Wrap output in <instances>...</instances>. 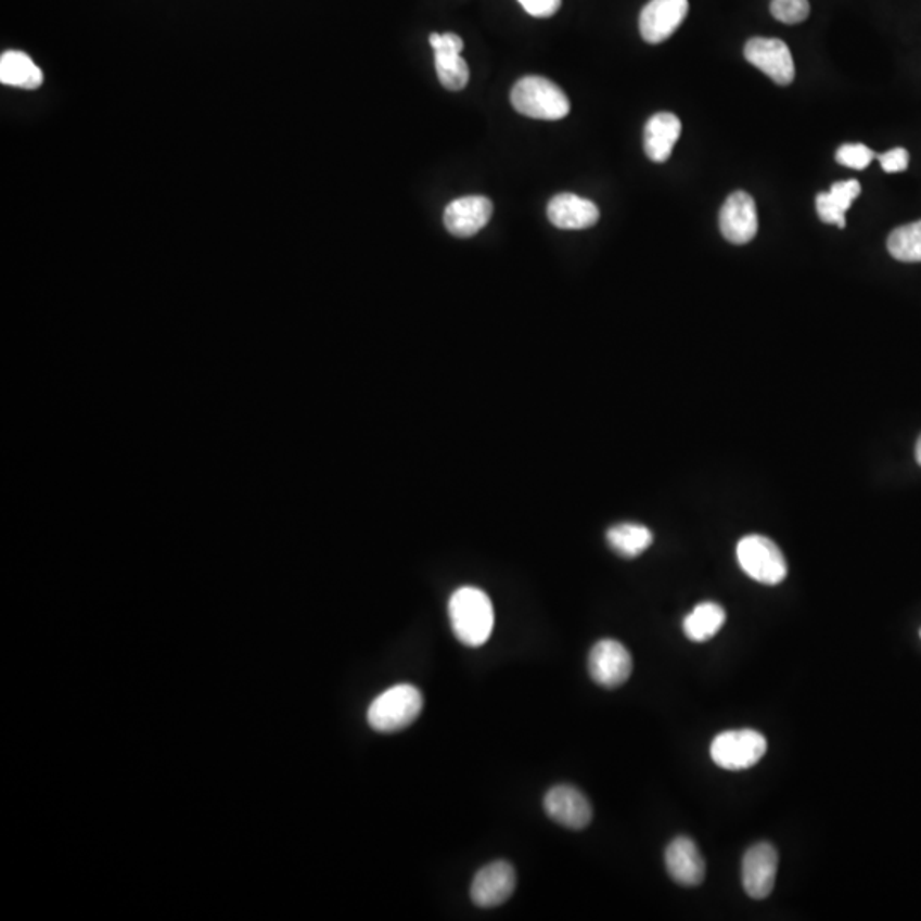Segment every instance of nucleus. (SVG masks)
<instances>
[{
	"mask_svg": "<svg viewBox=\"0 0 921 921\" xmlns=\"http://www.w3.org/2000/svg\"><path fill=\"white\" fill-rule=\"evenodd\" d=\"M744 56L751 65L770 77L775 85L790 86L794 82V56L782 40L751 38L744 47Z\"/></svg>",
	"mask_w": 921,
	"mask_h": 921,
	"instance_id": "nucleus-6",
	"label": "nucleus"
},
{
	"mask_svg": "<svg viewBox=\"0 0 921 921\" xmlns=\"http://www.w3.org/2000/svg\"><path fill=\"white\" fill-rule=\"evenodd\" d=\"M515 891V870L506 860L491 861L476 872L471 884V899L479 908L503 905Z\"/></svg>",
	"mask_w": 921,
	"mask_h": 921,
	"instance_id": "nucleus-10",
	"label": "nucleus"
},
{
	"mask_svg": "<svg viewBox=\"0 0 921 921\" xmlns=\"http://www.w3.org/2000/svg\"><path fill=\"white\" fill-rule=\"evenodd\" d=\"M681 120L673 113L651 116L643 132V149L652 163H666L681 137Z\"/></svg>",
	"mask_w": 921,
	"mask_h": 921,
	"instance_id": "nucleus-16",
	"label": "nucleus"
},
{
	"mask_svg": "<svg viewBox=\"0 0 921 921\" xmlns=\"http://www.w3.org/2000/svg\"><path fill=\"white\" fill-rule=\"evenodd\" d=\"M0 80L2 85L21 89H38L43 82V74L26 53L9 50L0 59Z\"/></svg>",
	"mask_w": 921,
	"mask_h": 921,
	"instance_id": "nucleus-18",
	"label": "nucleus"
},
{
	"mask_svg": "<svg viewBox=\"0 0 921 921\" xmlns=\"http://www.w3.org/2000/svg\"><path fill=\"white\" fill-rule=\"evenodd\" d=\"M873 157L872 149L864 144H845L836 151L837 163L852 169H866Z\"/></svg>",
	"mask_w": 921,
	"mask_h": 921,
	"instance_id": "nucleus-24",
	"label": "nucleus"
},
{
	"mask_svg": "<svg viewBox=\"0 0 921 921\" xmlns=\"http://www.w3.org/2000/svg\"><path fill=\"white\" fill-rule=\"evenodd\" d=\"M432 49L434 52H456L461 53L464 49V41L455 35V33H446V35H439V33H432L431 38Z\"/></svg>",
	"mask_w": 921,
	"mask_h": 921,
	"instance_id": "nucleus-27",
	"label": "nucleus"
},
{
	"mask_svg": "<svg viewBox=\"0 0 921 921\" xmlns=\"http://www.w3.org/2000/svg\"><path fill=\"white\" fill-rule=\"evenodd\" d=\"M887 250L897 261L920 264L921 261V220L906 223L894 229L887 238Z\"/></svg>",
	"mask_w": 921,
	"mask_h": 921,
	"instance_id": "nucleus-21",
	"label": "nucleus"
},
{
	"mask_svg": "<svg viewBox=\"0 0 921 921\" xmlns=\"http://www.w3.org/2000/svg\"><path fill=\"white\" fill-rule=\"evenodd\" d=\"M738 562L744 574L766 586H777L786 577L785 557L766 536L742 538L738 545Z\"/></svg>",
	"mask_w": 921,
	"mask_h": 921,
	"instance_id": "nucleus-4",
	"label": "nucleus"
},
{
	"mask_svg": "<svg viewBox=\"0 0 921 921\" xmlns=\"http://www.w3.org/2000/svg\"><path fill=\"white\" fill-rule=\"evenodd\" d=\"M720 232L729 243L746 244L758 234V210L753 196L746 192H734L720 208L718 216Z\"/></svg>",
	"mask_w": 921,
	"mask_h": 921,
	"instance_id": "nucleus-11",
	"label": "nucleus"
},
{
	"mask_svg": "<svg viewBox=\"0 0 921 921\" xmlns=\"http://www.w3.org/2000/svg\"><path fill=\"white\" fill-rule=\"evenodd\" d=\"M766 738L758 730H727L712 742L711 754L718 768L730 771L753 768L766 754Z\"/></svg>",
	"mask_w": 921,
	"mask_h": 921,
	"instance_id": "nucleus-5",
	"label": "nucleus"
},
{
	"mask_svg": "<svg viewBox=\"0 0 921 921\" xmlns=\"http://www.w3.org/2000/svg\"><path fill=\"white\" fill-rule=\"evenodd\" d=\"M666 867L670 878L687 887H696L705 879V858L696 843L688 836H678L666 848Z\"/></svg>",
	"mask_w": 921,
	"mask_h": 921,
	"instance_id": "nucleus-14",
	"label": "nucleus"
},
{
	"mask_svg": "<svg viewBox=\"0 0 921 921\" xmlns=\"http://www.w3.org/2000/svg\"><path fill=\"white\" fill-rule=\"evenodd\" d=\"M435 71L439 76L440 85L449 91H461L470 82V67L461 53L434 52Z\"/></svg>",
	"mask_w": 921,
	"mask_h": 921,
	"instance_id": "nucleus-22",
	"label": "nucleus"
},
{
	"mask_svg": "<svg viewBox=\"0 0 921 921\" xmlns=\"http://www.w3.org/2000/svg\"><path fill=\"white\" fill-rule=\"evenodd\" d=\"M771 16L785 25H798L809 17V0H771Z\"/></svg>",
	"mask_w": 921,
	"mask_h": 921,
	"instance_id": "nucleus-23",
	"label": "nucleus"
},
{
	"mask_svg": "<svg viewBox=\"0 0 921 921\" xmlns=\"http://www.w3.org/2000/svg\"><path fill=\"white\" fill-rule=\"evenodd\" d=\"M885 172H901L908 168L909 154L906 149L896 148L878 156Z\"/></svg>",
	"mask_w": 921,
	"mask_h": 921,
	"instance_id": "nucleus-25",
	"label": "nucleus"
},
{
	"mask_svg": "<svg viewBox=\"0 0 921 921\" xmlns=\"http://www.w3.org/2000/svg\"><path fill=\"white\" fill-rule=\"evenodd\" d=\"M491 214L494 204L487 196H463L447 205L444 210V223L447 231L456 238H471L490 222Z\"/></svg>",
	"mask_w": 921,
	"mask_h": 921,
	"instance_id": "nucleus-13",
	"label": "nucleus"
},
{
	"mask_svg": "<svg viewBox=\"0 0 921 921\" xmlns=\"http://www.w3.org/2000/svg\"><path fill=\"white\" fill-rule=\"evenodd\" d=\"M634 661L627 647L618 640H601L589 654V675L599 687L618 688L628 681Z\"/></svg>",
	"mask_w": 921,
	"mask_h": 921,
	"instance_id": "nucleus-7",
	"label": "nucleus"
},
{
	"mask_svg": "<svg viewBox=\"0 0 921 921\" xmlns=\"http://www.w3.org/2000/svg\"><path fill=\"white\" fill-rule=\"evenodd\" d=\"M920 637H921V631H920Z\"/></svg>",
	"mask_w": 921,
	"mask_h": 921,
	"instance_id": "nucleus-29",
	"label": "nucleus"
},
{
	"mask_svg": "<svg viewBox=\"0 0 921 921\" xmlns=\"http://www.w3.org/2000/svg\"><path fill=\"white\" fill-rule=\"evenodd\" d=\"M724 623H726L724 607L717 602L706 601L688 614L682 623V630L691 642L702 643L714 639L724 627Z\"/></svg>",
	"mask_w": 921,
	"mask_h": 921,
	"instance_id": "nucleus-19",
	"label": "nucleus"
},
{
	"mask_svg": "<svg viewBox=\"0 0 921 921\" xmlns=\"http://www.w3.org/2000/svg\"><path fill=\"white\" fill-rule=\"evenodd\" d=\"M423 696L419 688L396 685L375 696L368 711L369 726L378 732H398L407 729L422 714Z\"/></svg>",
	"mask_w": 921,
	"mask_h": 921,
	"instance_id": "nucleus-3",
	"label": "nucleus"
},
{
	"mask_svg": "<svg viewBox=\"0 0 921 921\" xmlns=\"http://www.w3.org/2000/svg\"><path fill=\"white\" fill-rule=\"evenodd\" d=\"M861 187L857 180L837 181L830 192L816 196V208L819 219L824 223H836L837 228H846L845 212L852 207L860 195Z\"/></svg>",
	"mask_w": 921,
	"mask_h": 921,
	"instance_id": "nucleus-17",
	"label": "nucleus"
},
{
	"mask_svg": "<svg viewBox=\"0 0 921 921\" xmlns=\"http://www.w3.org/2000/svg\"><path fill=\"white\" fill-rule=\"evenodd\" d=\"M778 852L771 843H756L742 858V885L747 896L765 899L775 887Z\"/></svg>",
	"mask_w": 921,
	"mask_h": 921,
	"instance_id": "nucleus-8",
	"label": "nucleus"
},
{
	"mask_svg": "<svg viewBox=\"0 0 921 921\" xmlns=\"http://www.w3.org/2000/svg\"><path fill=\"white\" fill-rule=\"evenodd\" d=\"M449 619L459 642L468 647L483 645L494 631L490 598L478 587H461L449 601Z\"/></svg>",
	"mask_w": 921,
	"mask_h": 921,
	"instance_id": "nucleus-1",
	"label": "nucleus"
},
{
	"mask_svg": "<svg viewBox=\"0 0 921 921\" xmlns=\"http://www.w3.org/2000/svg\"><path fill=\"white\" fill-rule=\"evenodd\" d=\"M607 542L619 557L635 559L654 541L651 529L642 524L623 523L607 530Z\"/></svg>",
	"mask_w": 921,
	"mask_h": 921,
	"instance_id": "nucleus-20",
	"label": "nucleus"
},
{
	"mask_svg": "<svg viewBox=\"0 0 921 921\" xmlns=\"http://www.w3.org/2000/svg\"><path fill=\"white\" fill-rule=\"evenodd\" d=\"M515 112L535 120H562L571 113V101L559 86L541 76H526L511 92Z\"/></svg>",
	"mask_w": 921,
	"mask_h": 921,
	"instance_id": "nucleus-2",
	"label": "nucleus"
},
{
	"mask_svg": "<svg viewBox=\"0 0 921 921\" xmlns=\"http://www.w3.org/2000/svg\"><path fill=\"white\" fill-rule=\"evenodd\" d=\"M545 810L554 822L568 830H584L592 821L589 798L572 785H557L545 795Z\"/></svg>",
	"mask_w": 921,
	"mask_h": 921,
	"instance_id": "nucleus-12",
	"label": "nucleus"
},
{
	"mask_svg": "<svg viewBox=\"0 0 921 921\" xmlns=\"http://www.w3.org/2000/svg\"><path fill=\"white\" fill-rule=\"evenodd\" d=\"M914 452H917L918 464H920V466H921V435H920V439H918V443H917V451H914Z\"/></svg>",
	"mask_w": 921,
	"mask_h": 921,
	"instance_id": "nucleus-28",
	"label": "nucleus"
},
{
	"mask_svg": "<svg viewBox=\"0 0 921 921\" xmlns=\"http://www.w3.org/2000/svg\"><path fill=\"white\" fill-rule=\"evenodd\" d=\"M519 4L533 17H551L559 13L562 0H519Z\"/></svg>",
	"mask_w": 921,
	"mask_h": 921,
	"instance_id": "nucleus-26",
	"label": "nucleus"
},
{
	"mask_svg": "<svg viewBox=\"0 0 921 921\" xmlns=\"http://www.w3.org/2000/svg\"><path fill=\"white\" fill-rule=\"evenodd\" d=\"M599 216L601 214L594 202L574 193H560L548 204V219L554 228L563 229V231L592 228L598 223Z\"/></svg>",
	"mask_w": 921,
	"mask_h": 921,
	"instance_id": "nucleus-15",
	"label": "nucleus"
},
{
	"mask_svg": "<svg viewBox=\"0 0 921 921\" xmlns=\"http://www.w3.org/2000/svg\"><path fill=\"white\" fill-rule=\"evenodd\" d=\"M688 11V0H651L640 14V35L647 43H663L682 25Z\"/></svg>",
	"mask_w": 921,
	"mask_h": 921,
	"instance_id": "nucleus-9",
	"label": "nucleus"
}]
</instances>
